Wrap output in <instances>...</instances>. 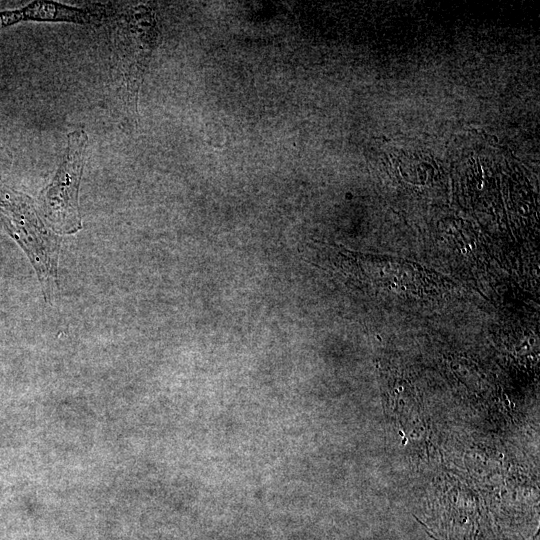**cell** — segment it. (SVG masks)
<instances>
[{
	"label": "cell",
	"instance_id": "obj_2",
	"mask_svg": "<svg viewBox=\"0 0 540 540\" xmlns=\"http://www.w3.org/2000/svg\"><path fill=\"white\" fill-rule=\"evenodd\" d=\"M0 222L29 255L43 286L55 275L57 243L38 218L30 197L0 179Z\"/></svg>",
	"mask_w": 540,
	"mask_h": 540
},
{
	"label": "cell",
	"instance_id": "obj_1",
	"mask_svg": "<svg viewBox=\"0 0 540 540\" xmlns=\"http://www.w3.org/2000/svg\"><path fill=\"white\" fill-rule=\"evenodd\" d=\"M158 37L155 14L145 5L131 7L118 18L115 47L122 76L119 96L125 119L137 117L139 89Z\"/></svg>",
	"mask_w": 540,
	"mask_h": 540
},
{
	"label": "cell",
	"instance_id": "obj_3",
	"mask_svg": "<svg viewBox=\"0 0 540 540\" xmlns=\"http://www.w3.org/2000/svg\"><path fill=\"white\" fill-rule=\"evenodd\" d=\"M68 143L56 174L40 196V208L48 224L61 233L81 228L78 193L83 173L88 135L78 128L67 136Z\"/></svg>",
	"mask_w": 540,
	"mask_h": 540
}]
</instances>
